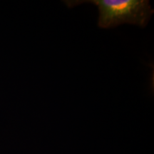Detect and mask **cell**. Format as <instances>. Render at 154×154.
Listing matches in <instances>:
<instances>
[{
	"label": "cell",
	"instance_id": "obj_1",
	"mask_svg": "<svg viewBox=\"0 0 154 154\" xmlns=\"http://www.w3.org/2000/svg\"><path fill=\"white\" fill-rule=\"evenodd\" d=\"M63 2L69 8L85 3L96 5L99 10L98 26L102 29L124 24L146 27L154 13L149 0H66Z\"/></svg>",
	"mask_w": 154,
	"mask_h": 154
}]
</instances>
